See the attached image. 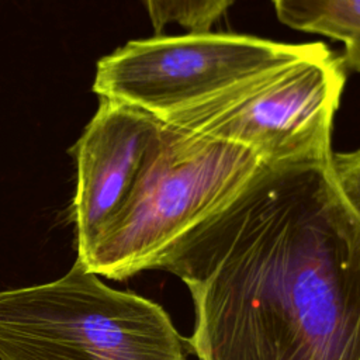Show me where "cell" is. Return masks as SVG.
I'll use <instances>...</instances> for the list:
<instances>
[{"mask_svg":"<svg viewBox=\"0 0 360 360\" xmlns=\"http://www.w3.org/2000/svg\"><path fill=\"white\" fill-rule=\"evenodd\" d=\"M262 165L240 146L162 122L125 201L76 260L111 280L158 270L174 240L225 204Z\"/></svg>","mask_w":360,"mask_h":360,"instance_id":"obj_2","label":"cell"},{"mask_svg":"<svg viewBox=\"0 0 360 360\" xmlns=\"http://www.w3.org/2000/svg\"><path fill=\"white\" fill-rule=\"evenodd\" d=\"M184 349L163 307L77 260L53 281L0 291V360H186Z\"/></svg>","mask_w":360,"mask_h":360,"instance_id":"obj_3","label":"cell"},{"mask_svg":"<svg viewBox=\"0 0 360 360\" xmlns=\"http://www.w3.org/2000/svg\"><path fill=\"white\" fill-rule=\"evenodd\" d=\"M342 58L346 66L360 73V38L345 42V53Z\"/></svg>","mask_w":360,"mask_h":360,"instance_id":"obj_10","label":"cell"},{"mask_svg":"<svg viewBox=\"0 0 360 360\" xmlns=\"http://www.w3.org/2000/svg\"><path fill=\"white\" fill-rule=\"evenodd\" d=\"M330 49L260 73L160 121L240 146L263 165H329L346 73Z\"/></svg>","mask_w":360,"mask_h":360,"instance_id":"obj_4","label":"cell"},{"mask_svg":"<svg viewBox=\"0 0 360 360\" xmlns=\"http://www.w3.org/2000/svg\"><path fill=\"white\" fill-rule=\"evenodd\" d=\"M236 0H145L150 24L156 34L169 25L187 32L211 31Z\"/></svg>","mask_w":360,"mask_h":360,"instance_id":"obj_8","label":"cell"},{"mask_svg":"<svg viewBox=\"0 0 360 360\" xmlns=\"http://www.w3.org/2000/svg\"><path fill=\"white\" fill-rule=\"evenodd\" d=\"M329 170L342 198L360 219V149L333 152Z\"/></svg>","mask_w":360,"mask_h":360,"instance_id":"obj_9","label":"cell"},{"mask_svg":"<svg viewBox=\"0 0 360 360\" xmlns=\"http://www.w3.org/2000/svg\"><path fill=\"white\" fill-rule=\"evenodd\" d=\"M162 131L150 114L108 98L84 128L72 152L76 193L72 207L77 256L84 253L118 211Z\"/></svg>","mask_w":360,"mask_h":360,"instance_id":"obj_6","label":"cell"},{"mask_svg":"<svg viewBox=\"0 0 360 360\" xmlns=\"http://www.w3.org/2000/svg\"><path fill=\"white\" fill-rule=\"evenodd\" d=\"M329 165H262L167 249L197 360H360V219Z\"/></svg>","mask_w":360,"mask_h":360,"instance_id":"obj_1","label":"cell"},{"mask_svg":"<svg viewBox=\"0 0 360 360\" xmlns=\"http://www.w3.org/2000/svg\"><path fill=\"white\" fill-rule=\"evenodd\" d=\"M328 49L245 34L186 32L129 41L97 63L93 91L159 121L236 84Z\"/></svg>","mask_w":360,"mask_h":360,"instance_id":"obj_5","label":"cell"},{"mask_svg":"<svg viewBox=\"0 0 360 360\" xmlns=\"http://www.w3.org/2000/svg\"><path fill=\"white\" fill-rule=\"evenodd\" d=\"M287 27L349 42L360 38V0H271Z\"/></svg>","mask_w":360,"mask_h":360,"instance_id":"obj_7","label":"cell"}]
</instances>
